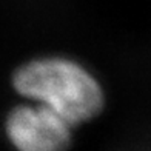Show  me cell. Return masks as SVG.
<instances>
[{"label":"cell","mask_w":151,"mask_h":151,"mask_svg":"<svg viewBox=\"0 0 151 151\" xmlns=\"http://www.w3.org/2000/svg\"><path fill=\"white\" fill-rule=\"evenodd\" d=\"M12 83L22 96L52 109L71 127L93 119L104 105V94L93 76L60 57L23 65L14 74Z\"/></svg>","instance_id":"1"},{"label":"cell","mask_w":151,"mask_h":151,"mask_svg":"<svg viewBox=\"0 0 151 151\" xmlns=\"http://www.w3.org/2000/svg\"><path fill=\"white\" fill-rule=\"evenodd\" d=\"M6 131L19 151H66L71 143V125L40 104L14 108Z\"/></svg>","instance_id":"2"}]
</instances>
